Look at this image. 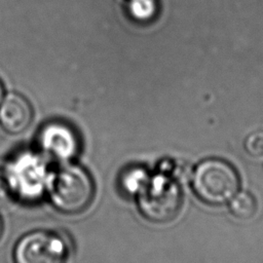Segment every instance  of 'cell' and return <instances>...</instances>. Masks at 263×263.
<instances>
[{"label": "cell", "instance_id": "obj_1", "mask_svg": "<svg viewBox=\"0 0 263 263\" xmlns=\"http://www.w3.org/2000/svg\"><path fill=\"white\" fill-rule=\"evenodd\" d=\"M47 192L52 205L64 214H79L91 203L95 184L86 170L67 163L49 176Z\"/></svg>", "mask_w": 263, "mask_h": 263}, {"label": "cell", "instance_id": "obj_2", "mask_svg": "<svg viewBox=\"0 0 263 263\" xmlns=\"http://www.w3.org/2000/svg\"><path fill=\"white\" fill-rule=\"evenodd\" d=\"M136 197L141 214L147 220L155 223L173 220L178 215L183 202L179 181L164 173L149 175Z\"/></svg>", "mask_w": 263, "mask_h": 263}, {"label": "cell", "instance_id": "obj_3", "mask_svg": "<svg viewBox=\"0 0 263 263\" xmlns=\"http://www.w3.org/2000/svg\"><path fill=\"white\" fill-rule=\"evenodd\" d=\"M192 188L203 202L218 205L229 201L239 188V177L228 162L211 158L201 161L192 176Z\"/></svg>", "mask_w": 263, "mask_h": 263}, {"label": "cell", "instance_id": "obj_4", "mask_svg": "<svg viewBox=\"0 0 263 263\" xmlns=\"http://www.w3.org/2000/svg\"><path fill=\"white\" fill-rule=\"evenodd\" d=\"M68 240L59 232L35 230L22 236L13 250L14 263H66Z\"/></svg>", "mask_w": 263, "mask_h": 263}, {"label": "cell", "instance_id": "obj_5", "mask_svg": "<svg viewBox=\"0 0 263 263\" xmlns=\"http://www.w3.org/2000/svg\"><path fill=\"white\" fill-rule=\"evenodd\" d=\"M37 140L45 155L62 162H68L79 153L80 141L76 130L70 124L60 120L45 123Z\"/></svg>", "mask_w": 263, "mask_h": 263}, {"label": "cell", "instance_id": "obj_6", "mask_svg": "<svg viewBox=\"0 0 263 263\" xmlns=\"http://www.w3.org/2000/svg\"><path fill=\"white\" fill-rule=\"evenodd\" d=\"M33 110L22 95H7L0 104V124L9 134L17 135L26 130L32 121Z\"/></svg>", "mask_w": 263, "mask_h": 263}, {"label": "cell", "instance_id": "obj_7", "mask_svg": "<svg viewBox=\"0 0 263 263\" xmlns=\"http://www.w3.org/2000/svg\"><path fill=\"white\" fill-rule=\"evenodd\" d=\"M127 12L135 22L146 24L155 17L157 3L155 0H128Z\"/></svg>", "mask_w": 263, "mask_h": 263}, {"label": "cell", "instance_id": "obj_8", "mask_svg": "<svg viewBox=\"0 0 263 263\" xmlns=\"http://www.w3.org/2000/svg\"><path fill=\"white\" fill-rule=\"evenodd\" d=\"M229 208L236 218L247 220L255 215L257 211V201L249 192H239L230 199Z\"/></svg>", "mask_w": 263, "mask_h": 263}, {"label": "cell", "instance_id": "obj_9", "mask_svg": "<svg viewBox=\"0 0 263 263\" xmlns=\"http://www.w3.org/2000/svg\"><path fill=\"white\" fill-rule=\"evenodd\" d=\"M149 174L142 168H132L127 173H124L121 178V186L127 193L137 194L139 189L142 187Z\"/></svg>", "mask_w": 263, "mask_h": 263}, {"label": "cell", "instance_id": "obj_10", "mask_svg": "<svg viewBox=\"0 0 263 263\" xmlns=\"http://www.w3.org/2000/svg\"><path fill=\"white\" fill-rule=\"evenodd\" d=\"M245 149L252 156H263V133H254L250 135L246 139Z\"/></svg>", "mask_w": 263, "mask_h": 263}, {"label": "cell", "instance_id": "obj_11", "mask_svg": "<svg viewBox=\"0 0 263 263\" xmlns=\"http://www.w3.org/2000/svg\"><path fill=\"white\" fill-rule=\"evenodd\" d=\"M12 190L5 172L0 171V205L7 203L12 197Z\"/></svg>", "mask_w": 263, "mask_h": 263}, {"label": "cell", "instance_id": "obj_12", "mask_svg": "<svg viewBox=\"0 0 263 263\" xmlns=\"http://www.w3.org/2000/svg\"><path fill=\"white\" fill-rule=\"evenodd\" d=\"M2 98H3V87H2V84H1V82H0V104H1Z\"/></svg>", "mask_w": 263, "mask_h": 263}, {"label": "cell", "instance_id": "obj_13", "mask_svg": "<svg viewBox=\"0 0 263 263\" xmlns=\"http://www.w3.org/2000/svg\"><path fill=\"white\" fill-rule=\"evenodd\" d=\"M1 233H2V221L0 218V236H1Z\"/></svg>", "mask_w": 263, "mask_h": 263}]
</instances>
